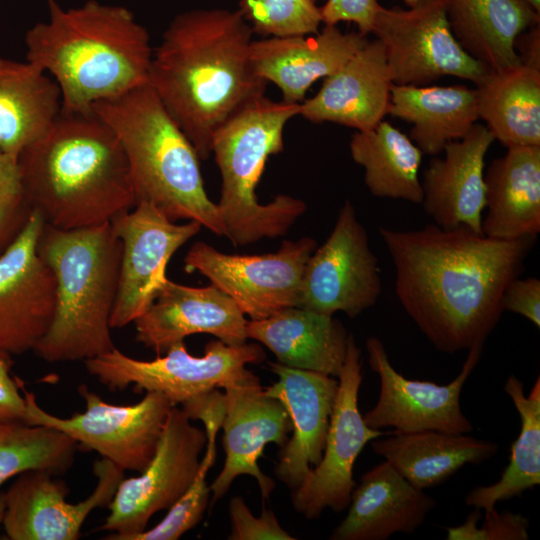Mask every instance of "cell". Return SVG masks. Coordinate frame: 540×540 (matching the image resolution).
Here are the masks:
<instances>
[{"mask_svg": "<svg viewBox=\"0 0 540 540\" xmlns=\"http://www.w3.org/2000/svg\"><path fill=\"white\" fill-rule=\"evenodd\" d=\"M446 13L460 46L492 70L519 65L517 36L540 24L525 0H446Z\"/></svg>", "mask_w": 540, "mask_h": 540, "instance_id": "f1b7e54d", "label": "cell"}, {"mask_svg": "<svg viewBox=\"0 0 540 540\" xmlns=\"http://www.w3.org/2000/svg\"><path fill=\"white\" fill-rule=\"evenodd\" d=\"M6 511V498L5 492H0V526L3 523V519Z\"/></svg>", "mask_w": 540, "mask_h": 540, "instance_id": "7dc6e473", "label": "cell"}, {"mask_svg": "<svg viewBox=\"0 0 540 540\" xmlns=\"http://www.w3.org/2000/svg\"><path fill=\"white\" fill-rule=\"evenodd\" d=\"M514 47L520 64L540 70V24L519 34Z\"/></svg>", "mask_w": 540, "mask_h": 540, "instance_id": "f6af8a7d", "label": "cell"}, {"mask_svg": "<svg viewBox=\"0 0 540 540\" xmlns=\"http://www.w3.org/2000/svg\"><path fill=\"white\" fill-rule=\"evenodd\" d=\"M216 456L217 449L206 448L198 473L187 491L168 509L166 516L157 525L133 536L131 540H177L200 523L211 499L206 476Z\"/></svg>", "mask_w": 540, "mask_h": 540, "instance_id": "8d00e7d4", "label": "cell"}, {"mask_svg": "<svg viewBox=\"0 0 540 540\" xmlns=\"http://www.w3.org/2000/svg\"><path fill=\"white\" fill-rule=\"evenodd\" d=\"M349 148L354 162L364 168L372 195L421 204L423 153L406 134L382 120L370 130L353 133Z\"/></svg>", "mask_w": 540, "mask_h": 540, "instance_id": "d6a6232c", "label": "cell"}, {"mask_svg": "<svg viewBox=\"0 0 540 540\" xmlns=\"http://www.w3.org/2000/svg\"><path fill=\"white\" fill-rule=\"evenodd\" d=\"M31 211L22 192L0 194V254L19 235Z\"/></svg>", "mask_w": 540, "mask_h": 540, "instance_id": "ee69618b", "label": "cell"}, {"mask_svg": "<svg viewBox=\"0 0 540 540\" xmlns=\"http://www.w3.org/2000/svg\"><path fill=\"white\" fill-rule=\"evenodd\" d=\"M494 140L485 125L475 124L444 147L443 158H431L421 180V204L434 224L445 229L463 225L483 233L484 159Z\"/></svg>", "mask_w": 540, "mask_h": 540, "instance_id": "7402d4cb", "label": "cell"}, {"mask_svg": "<svg viewBox=\"0 0 540 540\" xmlns=\"http://www.w3.org/2000/svg\"><path fill=\"white\" fill-rule=\"evenodd\" d=\"M314 1H316V0H314Z\"/></svg>", "mask_w": 540, "mask_h": 540, "instance_id": "f907efd6", "label": "cell"}, {"mask_svg": "<svg viewBox=\"0 0 540 540\" xmlns=\"http://www.w3.org/2000/svg\"><path fill=\"white\" fill-rule=\"evenodd\" d=\"M435 500L407 481L384 460L361 477L352 491L346 517L332 540H386L412 533L435 507Z\"/></svg>", "mask_w": 540, "mask_h": 540, "instance_id": "d4e9b609", "label": "cell"}, {"mask_svg": "<svg viewBox=\"0 0 540 540\" xmlns=\"http://www.w3.org/2000/svg\"><path fill=\"white\" fill-rule=\"evenodd\" d=\"M483 346L471 347L460 373L450 383L439 385L404 377L390 363L381 340L369 337L366 349L370 367L380 379V393L375 406L363 415L365 424L378 430L393 428L392 433H470L474 428L462 412L460 395L480 360Z\"/></svg>", "mask_w": 540, "mask_h": 540, "instance_id": "2e32d148", "label": "cell"}, {"mask_svg": "<svg viewBox=\"0 0 540 540\" xmlns=\"http://www.w3.org/2000/svg\"><path fill=\"white\" fill-rule=\"evenodd\" d=\"M299 104L276 102L265 95L239 109L213 134L211 154L221 175L217 203L225 237L235 246L287 233L306 211L301 199L281 194L261 204L257 184L270 155L283 148V130L297 116Z\"/></svg>", "mask_w": 540, "mask_h": 540, "instance_id": "52a82bcc", "label": "cell"}, {"mask_svg": "<svg viewBox=\"0 0 540 540\" xmlns=\"http://www.w3.org/2000/svg\"><path fill=\"white\" fill-rule=\"evenodd\" d=\"M481 517L479 509L467 516L465 522L456 527H449L448 540H527L529 519L520 513L510 511L498 512L493 509L485 513L480 527L477 523Z\"/></svg>", "mask_w": 540, "mask_h": 540, "instance_id": "74e56055", "label": "cell"}, {"mask_svg": "<svg viewBox=\"0 0 540 540\" xmlns=\"http://www.w3.org/2000/svg\"><path fill=\"white\" fill-rule=\"evenodd\" d=\"M380 4L377 0H327L320 7L322 23L337 25L353 22L364 36L372 33L374 18Z\"/></svg>", "mask_w": 540, "mask_h": 540, "instance_id": "60d3db41", "label": "cell"}, {"mask_svg": "<svg viewBox=\"0 0 540 540\" xmlns=\"http://www.w3.org/2000/svg\"><path fill=\"white\" fill-rule=\"evenodd\" d=\"M406 5L409 7H414L417 5L421 0H402Z\"/></svg>", "mask_w": 540, "mask_h": 540, "instance_id": "681fc988", "label": "cell"}, {"mask_svg": "<svg viewBox=\"0 0 540 540\" xmlns=\"http://www.w3.org/2000/svg\"><path fill=\"white\" fill-rule=\"evenodd\" d=\"M387 114L411 123L409 138L423 154L437 156L479 119L476 89L392 84Z\"/></svg>", "mask_w": 540, "mask_h": 540, "instance_id": "f546056e", "label": "cell"}, {"mask_svg": "<svg viewBox=\"0 0 540 540\" xmlns=\"http://www.w3.org/2000/svg\"><path fill=\"white\" fill-rule=\"evenodd\" d=\"M504 390L518 411L521 429L500 479L473 488L465 497L467 506L485 513L495 509L497 502L520 496L540 483V377L528 395L523 382L513 374L507 378Z\"/></svg>", "mask_w": 540, "mask_h": 540, "instance_id": "836d02e7", "label": "cell"}, {"mask_svg": "<svg viewBox=\"0 0 540 540\" xmlns=\"http://www.w3.org/2000/svg\"><path fill=\"white\" fill-rule=\"evenodd\" d=\"M97 479L93 492L83 501H66L68 487L53 473L27 470L16 476L5 492L6 511L2 526L12 540H77L89 514L108 506L124 470L101 458L95 461Z\"/></svg>", "mask_w": 540, "mask_h": 540, "instance_id": "e0dca14e", "label": "cell"}, {"mask_svg": "<svg viewBox=\"0 0 540 540\" xmlns=\"http://www.w3.org/2000/svg\"><path fill=\"white\" fill-rule=\"evenodd\" d=\"M372 33L384 46L393 84L422 86L444 76L479 83L489 68L454 37L446 0H421L409 10L379 6Z\"/></svg>", "mask_w": 540, "mask_h": 540, "instance_id": "8fae6325", "label": "cell"}, {"mask_svg": "<svg viewBox=\"0 0 540 540\" xmlns=\"http://www.w3.org/2000/svg\"><path fill=\"white\" fill-rule=\"evenodd\" d=\"M338 379L322 457L291 494L294 509L308 520L318 518L326 508L341 512L348 507L356 486L353 467L357 457L368 442L385 435L381 430L368 427L359 410L362 361L352 334Z\"/></svg>", "mask_w": 540, "mask_h": 540, "instance_id": "5bb4252c", "label": "cell"}, {"mask_svg": "<svg viewBox=\"0 0 540 540\" xmlns=\"http://www.w3.org/2000/svg\"><path fill=\"white\" fill-rule=\"evenodd\" d=\"M373 451L419 489L437 486L467 464H480L498 451L490 440L435 430L392 433L372 440Z\"/></svg>", "mask_w": 540, "mask_h": 540, "instance_id": "83f0119b", "label": "cell"}, {"mask_svg": "<svg viewBox=\"0 0 540 540\" xmlns=\"http://www.w3.org/2000/svg\"><path fill=\"white\" fill-rule=\"evenodd\" d=\"M265 357L256 343L230 346L217 339L207 343L200 357L191 355L181 341L172 345L165 356L149 361L131 358L115 347L84 364L112 391L133 385L136 392H159L176 406L242 377L248 371L247 364L260 363Z\"/></svg>", "mask_w": 540, "mask_h": 540, "instance_id": "ba28073f", "label": "cell"}, {"mask_svg": "<svg viewBox=\"0 0 540 540\" xmlns=\"http://www.w3.org/2000/svg\"><path fill=\"white\" fill-rule=\"evenodd\" d=\"M182 405V410L190 420H200L205 426L206 447L216 448V438L219 430L222 428L226 403L225 395L218 388L195 396Z\"/></svg>", "mask_w": 540, "mask_h": 540, "instance_id": "ab89813d", "label": "cell"}, {"mask_svg": "<svg viewBox=\"0 0 540 540\" xmlns=\"http://www.w3.org/2000/svg\"><path fill=\"white\" fill-rule=\"evenodd\" d=\"M124 151L136 204L146 202L167 218L194 220L225 236L217 203L208 197L199 155L147 83L91 108Z\"/></svg>", "mask_w": 540, "mask_h": 540, "instance_id": "5b68a950", "label": "cell"}, {"mask_svg": "<svg viewBox=\"0 0 540 540\" xmlns=\"http://www.w3.org/2000/svg\"><path fill=\"white\" fill-rule=\"evenodd\" d=\"M405 312L439 351L484 345L496 327L502 296L518 277L536 237L503 240L466 226L381 227Z\"/></svg>", "mask_w": 540, "mask_h": 540, "instance_id": "6da1fadb", "label": "cell"}, {"mask_svg": "<svg viewBox=\"0 0 540 540\" xmlns=\"http://www.w3.org/2000/svg\"><path fill=\"white\" fill-rule=\"evenodd\" d=\"M205 431L192 425L182 408L168 414L156 451L137 477L123 478L98 530L107 540H131L145 531L152 516L168 510L191 486L206 447Z\"/></svg>", "mask_w": 540, "mask_h": 540, "instance_id": "30bf717a", "label": "cell"}, {"mask_svg": "<svg viewBox=\"0 0 540 540\" xmlns=\"http://www.w3.org/2000/svg\"><path fill=\"white\" fill-rule=\"evenodd\" d=\"M487 215L482 232L495 239L537 237L540 232V146L509 147L486 174Z\"/></svg>", "mask_w": 540, "mask_h": 540, "instance_id": "4316f807", "label": "cell"}, {"mask_svg": "<svg viewBox=\"0 0 540 540\" xmlns=\"http://www.w3.org/2000/svg\"><path fill=\"white\" fill-rule=\"evenodd\" d=\"M230 540H295L278 522L271 509H263L256 517L240 496L229 502Z\"/></svg>", "mask_w": 540, "mask_h": 540, "instance_id": "f35d334b", "label": "cell"}, {"mask_svg": "<svg viewBox=\"0 0 540 540\" xmlns=\"http://www.w3.org/2000/svg\"><path fill=\"white\" fill-rule=\"evenodd\" d=\"M47 7V19L25 34L26 60L56 82L62 112H89L148 83L150 35L131 10L97 0L72 8L47 0Z\"/></svg>", "mask_w": 540, "mask_h": 540, "instance_id": "277c9868", "label": "cell"}, {"mask_svg": "<svg viewBox=\"0 0 540 540\" xmlns=\"http://www.w3.org/2000/svg\"><path fill=\"white\" fill-rule=\"evenodd\" d=\"M18 164L24 199L55 228L98 226L136 205L121 144L92 111H60Z\"/></svg>", "mask_w": 540, "mask_h": 540, "instance_id": "3957f363", "label": "cell"}, {"mask_svg": "<svg viewBox=\"0 0 540 540\" xmlns=\"http://www.w3.org/2000/svg\"><path fill=\"white\" fill-rule=\"evenodd\" d=\"M22 192L18 158L0 145V194Z\"/></svg>", "mask_w": 540, "mask_h": 540, "instance_id": "bcb514c9", "label": "cell"}, {"mask_svg": "<svg viewBox=\"0 0 540 540\" xmlns=\"http://www.w3.org/2000/svg\"><path fill=\"white\" fill-rule=\"evenodd\" d=\"M392 84L383 44L368 40L325 78L316 95L299 104L298 115L313 123L370 130L388 113Z\"/></svg>", "mask_w": 540, "mask_h": 540, "instance_id": "603a6c76", "label": "cell"}, {"mask_svg": "<svg viewBox=\"0 0 540 540\" xmlns=\"http://www.w3.org/2000/svg\"><path fill=\"white\" fill-rule=\"evenodd\" d=\"M238 5L253 34L265 38L316 34L322 23L314 0H239Z\"/></svg>", "mask_w": 540, "mask_h": 540, "instance_id": "d590c367", "label": "cell"}, {"mask_svg": "<svg viewBox=\"0 0 540 540\" xmlns=\"http://www.w3.org/2000/svg\"><path fill=\"white\" fill-rule=\"evenodd\" d=\"M381 291L377 256L352 202L346 200L329 237L306 263L297 307L355 318L378 301Z\"/></svg>", "mask_w": 540, "mask_h": 540, "instance_id": "4fadbf2b", "label": "cell"}, {"mask_svg": "<svg viewBox=\"0 0 540 540\" xmlns=\"http://www.w3.org/2000/svg\"><path fill=\"white\" fill-rule=\"evenodd\" d=\"M45 221L32 209L15 240L0 254V349L33 350L48 332L56 309V279L37 251Z\"/></svg>", "mask_w": 540, "mask_h": 540, "instance_id": "ac0fdd59", "label": "cell"}, {"mask_svg": "<svg viewBox=\"0 0 540 540\" xmlns=\"http://www.w3.org/2000/svg\"><path fill=\"white\" fill-rule=\"evenodd\" d=\"M317 248L312 237L284 240L278 251L234 255L198 241L188 250L187 272L197 271L227 294L250 320L297 307L306 263Z\"/></svg>", "mask_w": 540, "mask_h": 540, "instance_id": "7c38bea8", "label": "cell"}, {"mask_svg": "<svg viewBox=\"0 0 540 540\" xmlns=\"http://www.w3.org/2000/svg\"><path fill=\"white\" fill-rule=\"evenodd\" d=\"M12 366V355L0 349V422H24L25 418V399L11 375Z\"/></svg>", "mask_w": 540, "mask_h": 540, "instance_id": "7bdbcfd3", "label": "cell"}, {"mask_svg": "<svg viewBox=\"0 0 540 540\" xmlns=\"http://www.w3.org/2000/svg\"><path fill=\"white\" fill-rule=\"evenodd\" d=\"M252 35L238 10L194 9L176 15L153 50L148 84L201 160L215 131L264 95L267 82L250 61Z\"/></svg>", "mask_w": 540, "mask_h": 540, "instance_id": "7a4b0ae2", "label": "cell"}, {"mask_svg": "<svg viewBox=\"0 0 540 540\" xmlns=\"http://www.w3.org/2000/svg\"><path fill=\"white\" fill-rule=\"evenodd\" d=\"M478 117L502 145L540 146V70L489 69L476 84Z\"/></svg>", "mask_w": 540, "mask_h": 540, "instance_id": "1f68e13d", "label": "cell"}, {"mask_svg": "<svg viewBox=\"0 0 540 540\" xmlns=\"http://www.w3.org/2000/svg\"><path fill=\"white\" fill-rule=\"evenodd\" d=\"M61 111L56 82L29 61L0 57V145L17 157Z\"/></svg>", "mask_w": 540, "mask_h": 540, "instance_id": "4dcf8cb0", "label": "cell"}, {"mask_svg": "<svg viewBox=\"0 0 540 540\" xmlns=\"http://www.w3.org/2000/svg\"><path fill=\"white\" fill-rule=\"evenodd\" d=\"M134 323L137 341L158 355L193 334H211L230 346L245 344L248 339L245 314L212 284L190 287L167 278Z\"/></svg>", "mask_w": 540, "mask_h": 540, "instance_id": "44dd1931", "label": "cell"}, {"mask_svg": "<svg viewBox=\"0 0 540 540\" xmlns=\"http://www.w3.org/2000/svg\"><path fill=\"white\" fill-rule=\"evenodd\" d=\"M37 251L56 279V309L32 350L49 363L87 360L115 348L110 317L122 246L111 222L63 230L44 224Z\"/></svg>", "mask_w": 540, "mask_h": 540, "instance_id": "8992f818", "label": "cell"}, {"mask_svg": "<svg viewBox=\"0 0 540 540\" xmlns=\"http://www.w3.org/2000/svg\"><path fill=\"white\" fill-rule=\"evenodd\" d=\"M502 310L520 314L540 327V280L535 277L514 278L502 296Z\"/></svg>", "mask_w": 540, "mask_h": 540, "instance_id": "b9f144b4", "label": "cell"}, {"mask_svg": "<svg viewBox=\"0 0 540 540\" xmlns=\"http://www.w3.org/2000/svg\"><path fill=\"white\" fill-rule=\"evenodd\" d=\"M78 448L76 441L55 428L0 422V486L32 469L63 474L73 465Z\"/></svg>", "mask_w": 540, "mask_h": 540, "instance_id": "e575fe53", "label": "cell"}, {"mask_svg": "<svg viewBox=\"0 0 540 540\" xmlns=\"http://www.w3.org/2000/svg\"><path fill=\"white\" fill-rule=\"evenodd\" d=\"M278 380L265 392L285 407L291 437L281 447L275 475L297 489L323 454L339 381L322 373L268 363Z\"/></svg>", "mask_w": 540, "mask_h": 540, "instance_id": "ffe728a7", "label": "cell"}, {"mask_svg": "<svg viewBox=\"0 0 540 540\" xmlns=\"http://www.w3.org/2000/svg\"><path fill=\"white\" fill-rule=\"evenodd\" d=\"M367 41L359 32L325 25L312 35L252 40L250 61L257 76L281 90L282 101L300 104L312 84L336 72Z\"/></svg>", "mask_w": 540, "mask_h": 540, "instance_id": "cb8c5ba5", "label": "cell"}, {"mask_svg": "<svg viewBox=\"0 0 540 540\" xmlns=\"http://www.w3.org/2000/svg\"><path fill=\"white\" fill-rule=\"evenodd\" d=\"M527 1L537 12L540 13V0H525Z\"/></svg>", "mask_w": 540, "mask_h": 540, "instance_id": "c3c4849f", "label": "cell"}, {"mask_svg": "<svg viewBox=\"0 0 540 540\" xmlns=\"http://www.w3.org/2000/svg\"><path fill=\"white\" fill-rule=\"evenodd\" d=\"M111 225L122 246L119 284L110 327L123 328L140 317L167 280L170 258L202 225L177 224L153 205L140 202L116 215Z\"/></svg>", "mask_w": 540, "mask_h": 540, "instance_id": "9a60e30c", "label": "cell"}, {"mask_svg": "<svg viewBox=\"0 0 540 540\" xmlns=\"http://www.w3.org/2000/svg\"><path fill=\"white\" fill-rule=\"evenodd\" d=\"M222 388L226 403L222 425L225 462L210 485L211 503L223 498L241 475L254 477L262 498L269 499L275 482L262 472L258 459L267 444L281 448L287 441L291 432L288 413L278 399L265 392L258 377L249 370Z\"/></svg>", "mask_w": 540, "mask_h": 540, "instance_id": "d6986e66", "label": "cell"}, {"mask_svg": "<svg viewBox=\"0 0 540 540\" xmlns=\"http://www.w3.org/2000/svg\"><path fill=\"white\" fill-rule=\"evenodd\" d=\"M247 338L265 345L278 363L338 378L349 333L333 316L289 307L261 320H247Z\"/></svg>", "mask_w": 540, "mask_h": 540, "instance_id": "484cf974", "label": "cell"}, {"mask_svg": "<svg viewBox=\"0 0 540 540\" xmlns=\"http://www.w3.org/2000/svg\"><path fill=\"white\" fill-rule=\"evenodd\" d=\"M25 399L24 422L55 428L79 447L96 451L123 470L142 472L156 451L168 414L173 407L159 392H146L133 405H114L105 402L85 384L78 393L86 404L83 413L68 418L52 415L39 406L35 394L16 377Z\"/></svg>", "mask_w": 540, "mask_h": 540, "instance_id": "9c48e42d", "label": "cell"}]
</instances>
